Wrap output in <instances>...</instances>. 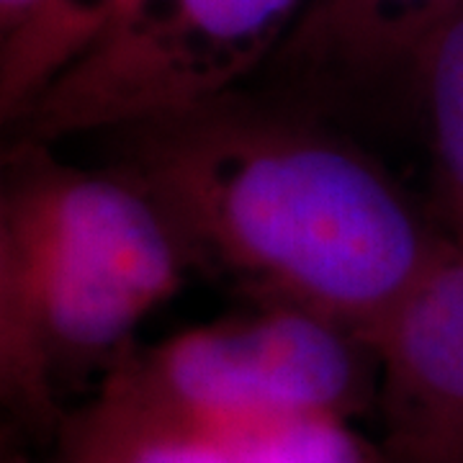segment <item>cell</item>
Segmentation results:
<instances>
[{"label": "cell", "instance_id": "obj_1", "mask_svg": "<svg viewBox=\"0 0 463 463\" xmlns=\"http://www.w3.org/2000/svg\"><path fill=\"white\" fill-rule=\"evenodd\" d=\"M116 173L188 265L361 340L443 240L365 152L297 116L222 99L118 129Z\"/></svg>", "mask_w": 463, "mask_h": 463}, {"label": "cell", "instance_id": "obj_2", "mask_svg": "<svg viewBox=\"0 0 463 463\" xmlns=\"http://www.w3.org/2000/svg\"><path fill=\"white\" fill-rule=\"evenodd\" d=\"M191 265L155 203L114 167L14 142L0 194V389L32 422L132 353L137 327Z\"/></svg>", "mask_w": 463, "mask_h": 463}, {"label": "cell", "instance_id": "obj_3", "mask_svg": "<svg viewBox=\"0 0 463 463\" xmlns=\"http://www.w3.org/2000/svg\"><path fill=\"white\" fill-rule=\"evenodd\" d=\"M312 0H139L11 124L14 142L118 132L230 99Z\"/></svg>", "mask_w": 463, "mask_h": 463}, {"label": "cell", "instance_id": "obj_4", "mask_svg": "<svg viewBox=\"0 0 463 463\" xmlns=\"http://www.w3.org/2000/svg\"><path fill=\"white\" fill-rule=\"evenodd\" d=\"M99 386L194 425L283 410L353 417L376 399V368L353 330L304 309L260 304L252 315L132 347Z\"/></svg>", "mask_w": 463, "mask_h": 463}, {"label": "cell", "instance_id": "obj_5", "mask_svg": "<svg viewBox=\"0 0 463 463\" xmlns=\"http://www.w3.org/2000/svg\"><path fill=\"white\" fill-rule=\"evenodd\" d=\"M386 463H463V248L440 240L364 335Z\"/></svg>", "mask_w": 463, "mask_h": 463}, {"label": "cell", "instance_id": "obj_6", "mask_svg": "<svg viewBox=\"0 0 463 463\" xmlns=\"http://www.w3.org/2000/svg\"><path fill=\"white\" fill-rule=\"evenodd\" d=\"M458 0H312L276 54L298 80L364 85L407 75L428 33Z\"/></svg>", "mask_w": 463, "mask_h": 463}, {"label": "cell", "instance_id": "obj_7", "mask_svg": "<svg viewBox=\"0 0 463 463\" xmlns=\"http://www.w3.org/2000/svg\"><path fill=\"white\" fill-rule=\"evenodd\" d=\"M62 463H245L214 435L139 399L99 386L60 425Z\"/></svg>", "mask_w": 463, "mask_h": 463}, {"label": "cell", "instance_id": "obj_8", "mask_svg": "<svg viewBox=\"0 0 463 463\" xmlns=\"http://www.w3.org/2000/svg\"><path fill=\"white\" fill-rule=\"evenodd\" d=\"M139 0H42L0 39V116L11 127L47 85L127 16Z\"/></svg>", "mask_w": 463, "mask_h": 463}, {"label": "cell", "instance_id": "obj_9", "mask_svg": "<svg viewBox=\"0 0 463 463\" xmlns=\"http://www.w3.org/2000/svg\"><path fill=\"white\" fill-rule=\"evenodd\" d=\"M407 78L425 116L440 234L463 248V0L428 33Z\"/></svg>", "mask_w": 463, "mask_h": 463}, {"label": "cell", "instance_id": "obj_10", "mask_svg": "<svg viewBox=\"0 0 463 463\" xmlns=\"http://www.w3.org/2000/svg\"><path fill=\"white\" fill-rule=\"evenodd\" d=\"M196 428L245 463H386L381 446L355 430L353 417L327 410L250 414Z\"/></svg>", "mask_w": 463, "mask_h": 463}, {"label": "cell", "instance_id": "obj_11", "mask_svg": "<svg viewBox=\"0 0 463 463\" xmlns=\"http://www.w3.org/2000/svg\"><path fill=\"white\" fill-rule=\"evenodd\" d=\"M39 3L42 0H0V39L16 32L21 24H26V18L39 8Z\"/></svg>", "mask_w": 463, "mask_h": 463}, {"label": "cell", "instance_id": "obj_12", "mask_svg": "<svg viewBox=\"0 0 463 463\" xmlns=\"http://www.w3.org/2000/svg\"><path fill=\"white\" fill-rule=\"evenodd\" d=\"M5 463H24V461H18V458H11V461H5Z\"/></svg>", "mask_w": 463, "mask_h": 463}]
</instances>
